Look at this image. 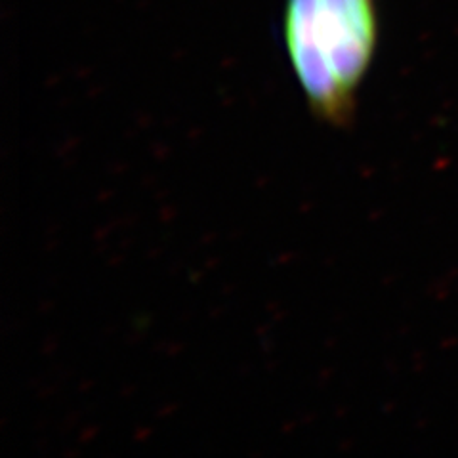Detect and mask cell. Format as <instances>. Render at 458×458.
Here are the masks:
<instances>
[{
	"instance_id": "1",
	"label": "cell",
	"mask_w": 458,
	"mask_h": 458,
	"mask_svg": "<svg viewBox=\"0 0 458 458\" xmlns=\"http://www.w3.org/2000/svg\"><path fill=\"white\" fill-rule=\"evenodd\" d=\"M283 40L315 117L348 126L378 45L377 0H284Z\"/></svg>"
}]
</instances>
